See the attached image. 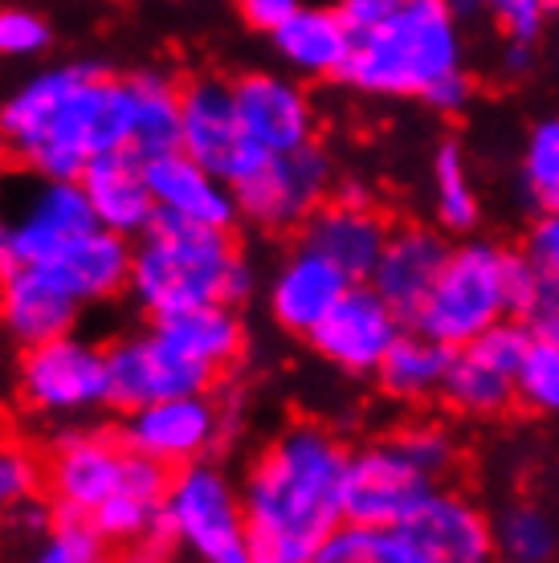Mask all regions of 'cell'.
Here are the masks:
<instances>
[{"label": "cell", "mask_w": 559, "mask_h": 563, "mask_svg": "<svg viewBox=\"0 0 559 563\" xmlns=\"http://www.w3.org/2000/svg\"><path fill=\"white\" fill-rule=\"evenodd\" d=\"M351 450L327 424L294 421L253 453L241 474L253 563H307L343 527Z\"/></svg>", "instance_id": "6da1fadb"}, {"label": "cell", "mask_w": 559, "mask_h": 563, "mask_svg": "<svg viewBox=\"0 0 559 563\" xmlns=\"http://www.w3.org/2000/svg\"><path fill=\"white\" fill-rule=\"evenodd\" d=\"M462 29L441 0H396L372 33L355 37L343 82L372 99H429L462 74Z\"/></svg>", "instance_id": "7a4b0ae2"}, {"label": "cell", "mask_w": 559, "mask_h": 563, "mask_svg": "<svg viewBox=\"0 0 559 563\" xmlns=\"http://www.w3.org/2000/svg\"><path fill=\"white\" fill-rule=\"evenodd\" d=\"M245 262L233 233L184 225L176 217H160L147 238L135 241L131 266V302L147 314V323L184 314V310L217 307L229 298V282Z\"/></svg>", "instance_id": "3957f363"}, {"label": "cell", "mask_w": 559, "mask_h": 563, "mask_svg": "<svg viewBox=\"0 0 559 563\" xmlns=\"http://www.w3.org/2000/svg\"><path fill=\"white\" fill-rule=\"evenodd\" d=\"M511 262L515 250L494 241H462L449 254L446 274L425 298L413 331L437 339L449 352H465L490 327L511 319Z\"/></svg>", "instance_id": "277c9868"}, {"label": "cell", "mask_w": 559, "mask_h": 563, "mask_svg": "<svg viewBox=\"0 0 559 563\" xmlns=\"http://www.w3.org/2000/svg\"><path fill=\"white\" fill-rule=\"evenodd\" d=\"M98 229L83 184L0 172V282L42 269L70 241Z\"/></svg>", "instance_id": "5b68a950"}, {"label": "cell", "mask_w": 559, "mask_h": 563, "mask_svg": "<svg viewBox=\"0 0 559 563\" xmlns=\"http://www.w3.org/2000/svg\"><path fill=\"white\" fill-rule=\"evenodd\" d=\"M164 522L176 551L188 563H253L241 486L212 457L172 474Z\"/></svg>", "instance_id": "8992f818"}, {"label": "cell", "mask_w": 559, "mask_h": 563, "mask_svg": "<svg viewBox=\"0 0 559 563\" xmlns=\"http://www.w3.org/2000/svg\"><path fill=\"white\" fill-rule=\"evenodd\" d=\"M17 396L42 421L78 429L98 409H111V376L107 347L86 335L54 339L45 347L21 352L17 364Z\"/></svg>", "instance_id": "52a82bcc"}, {"label": "cell", "mask_w": 559, "mask_h": 563, "mask_svg": "<svg viewBox=\"0 0 559 563\" xmlns=\"http://www.w3.org/2000/svg\"><path fill=\"white\" fill-rule=\"evenodd\" d=\"M180 152L217 176L221 184L238 188L266 164L270 155L257 152L241 128L233 82L217 74H196L180 90Z\"/></svg>", "instance_id": "ba28073f"}, {"label": "cell", "mask_w": 559, "mask_h": 563, "mask_svg": "<svg viewBox=\"0 0 559 563\" xmlns=\"http://www.w3.org/2000/svg\"><path fill=\"white\" fill-rule=\"evenodd\" d=\"M336 164L319 143L303 152L270 155L250 180L233 188L241 221L262 233H303L310 217L336 197Z\"/></svg>", "instance_id": "9c48e42d"}, {"label": "cell", "mask_w": 559, "mask_h": 563, "mask_svg": "<svg viewBox=\"0 0 559 563\" xmlns=\"http://www.w3.org/2000/svg\"><path fill=\"white\" fill-rule=\"evenodd\" d=\"M233 421H238V412L224 400H217V393L180 396V400H164V405L123 417L119 441L127 453L147 457L176 474L196 462H209V453L229 441Z\"/></svg>", "instance_id": "30bf717a"}, {"label": "cell", "mask_w": 559, "mask_h": 563, "mask_svg": "<svg viewBox=\"0 0 559 563\" xmlns=\"http://www.w3.org/2000/svg\"><path fill=\"white\" fill-rule=\"evenodd\" d=\"M107 376H111V412L119 417H131L164 400H180V396H205L217 388V372L184 360L152 327L127 331L114 343H107Z\"/></svg>", "instance_id": "8fae6325"}, {"label": "cell", "mask_w": 559, "mask_h": 563, "mask_svg": "<svg viewBox=\"0 0 559 563\" xmlns=\"http://www.w3.org/2000/svg\"><path fill=\"white\" fill-rule=\"evenodd\" d=\"M437 490L392 437H380L372 445L351 450L348 478H343V522L360 531H396L405 527L425 498Z\"/></svg>", "instance_id": "7c38bea8"}, {"label": "cell", "mask_w": 559, "mask_h": 563, "mask_svg": "<svg viewBox=\"0 0 559 563\" xmlns=\"http://www.w3.org/2000/svg\"><path fill=\"white\" fill-rule=\"evenodd\" d=\"M127 450L119 433L107 429H62L45 462V486L57 510H70L83 519H95L98 510L123 490Z\"/></svg>", "instance_id": "4fadbf2b"}, {"label": "cell", "mask_w": 559, "mask_h": 563, "mask_svg": "<svg viewBox=\"0 0 559 563\" xmlns=\"http://www.w3.org/2000/svg\"><path fill=\"white\" fill-rule=\"evenodd\" d=\"M102 66H107L102 57H74V62H54V66H42L29 78H21L0 99V152L25 172L45 147L50 131L57 128L74 90L86 78H95Z\"/></svg>", "instance_id": "5bb4252c"}, {"label": "cell", "mask_w": 559, "mask_h": 563, "mask_svg": "<svg viewBox=\"0 0 559 563\" xmlns=\"http://www.w3.org/2000/svg\"><path fill=\"white\" fill-rule=\"evenodd\" d=\"M408 323L372 286H351L339 298V307L310 331V347L319 360L348 376H376L384 355L396 347V339L405 335Z\"/></svg>", "instance_id": "9a60e30c"}, {"label": "cell", "mask_w": 559, "mask_h": 563, "mask_svg": "<svg viewBox=\"0 0 559 563\" xmlns=\"http://www.w3.org/2000/svg\"><path fill=\"white\" fill-rule=\"evenodd\" d=\"M241 128L250 143L266 155H291L315 143L319 119L307 86L278 70H250L233 78Z\"/></svg>", "instance_id": "2e32d148"}, {"label": "cell", "mask_w": 559, "mask_h": 563, "mask_svg": "<svg viewBox=\"0 0 559 563\" xmlns=\"http://www.w3.org/2000/svg\"><path fill=\"white\" fill-rule=\"evenodd\" d=\"M449 254H453V245L441 229L417 225V221L413 225H392V238L368 286L413 327L425 298L434 295L437 278L446 274Z\"/></svg>", "instance_id": "e0dca14e"}, {"label": "cell", "mask_w": 559, "mask_h": 563, "mask_svg": "<svg viewBox=\"0 0 559 563\" xmlns=\"http://www.w3.org/2000/svg\"><path fill=\"white\" fill-rule=\"evenodd\" d=\"M401 531L417 543L425 563H498L494 519L462 490L437 486Z\"/></svg>", "instance_id": "ac0fdd59"}, {"label": "cell", "mask_w": 559, "mask_h": 563, "mask_svg": "<svg viewBox=\"0 0 559 563\" xmlns=\"http://www.w3.org/2000/svg\"><path fill=\"white\" fill-rule=\"evenodd\" d=\"M388 238L392 225L384 221V212L376 205H339V200H327L303 225L298 245H307L319 257H327L351 286H368Z\"/></svg>", "instance_id": "d6986e66"}, {"label": "cell", "mask_w": 559, "mask_h": 563, "mask_svg": "<svg viewBox=\"0 0 559 563\" xmlns=\"http://www.w3.org/2000/svg\"><path fill=\"white\" fill-rule=\"evenodd\" d=\"M348 290L351 282L327 257L307 245H294L266 282V310L282 331L310 339V331L339 307V298Z\"/></svg>", "instance_id": "ffe728a7"}, {"label": "cell", "mask_w": 559, "mask_h": 563, "mask_svg": "<svg viewBox=\"0 0 559 563\" xmlns=\"http://www.w3.org/2000/svg\"><path fill=\"white\" fill-rule=\"evenodd\" d=\"M78 184L90 200L98 229H107L114 238L140 241L160 221L152 184H147V159H140L135 152L98 155V159H90V168L83 172Z\"/></svg>", "instance_id": "44dd1931"}, {"label": "cell", "mask_w": 559, "mask_h": 563, "mask_svg": "<svg viewBox=\"0 0 559 563\" xmlns=\"http://www.w3.org/2000/svg\"><path fill=\"white\" fill-rule=\"evenodd\" d=\"M147 184H152L160 217H176L184 225L212 229V233H233L238 229L241 209L233 188L221 184L217 176H209L184 152L152 159L147 164Z\"/></svg>", "instance_id": "7402d4cb"}, {"label": "cell", "mask_w": 559, "mask_h": 563, "mask_svg": "<svg viewBox=\"0 0 559 563\" xmlns=\"http://www.w3.org/2000/svg\"><path fill=\"white\" fill-rule=\"evenodd\" d=\"M131 266H135V241L114 238L107 229H90L70 241L57 257L42 266L45 278H54L78 307L111 302L131 290Z\"/></svg>", "instance_id": "603a6c76"}, {"label": "cell", "mask_w": 559, "mask_h": 563, "mask_svg": "<svg viewBox=\"0 0 559 563\" xmlns=\"http://www.w3.org/2000/svg\"><path fill=\"white\" fill-rule=\"evenodd\" d=\"M78 319H83V307L54 278H45L42 269H21L0 282V327L25 352L74 335Z\"/></svg>", "instance_id": "cb8c5ba5"}, {"label": "cell", "mask_w": 559, "mask_h": 563, "mask_svg": "<svg viewBox=\"0 0 559 563\" xmlns=\"http://www.w3.org/2000/svg\"><path fill=\"white\" fill-rule=\"evenodd\" d=\"M291 78H343L355 49V33L343 25L339 9L298 4V13L270 37Z\"/></svg>", "instance_id": "d4e9b609"}, {"label": "cell", "mask_w": 559, "mask_h": 563, "mask_svg": "<svg viewBox=\"0 0 559 563\" xmlns=\"http://www.w3.org/2000/svg\"><path fill=\"white\" fill-rule=\"evenodd\" d=\"M155 335L164 339L168 347L193 360V364L209 367L221 376L224 367H233L245 352V319L241 310L233 307H200V310H184V314H172V319H160V323H147Z\"/></svg>", "instance_id": "484cf974"}, {"label": "cell", "mask_w": 559, "mask_h": 563, "mask_svg": "<svg viewBox=\"0 0 559 563\" xmlns=\"http://www.w3.org/2000/svg\"><path fill=\"white\" fill-rule=\"evenodd\" d=\"M135 90V143L131 152L140 159H160V155L180 152V90L184 86L160 66L127 74Z\"/></svg>", "instance_id": "4316f807"}, {"label": "cell", "mask_w": 559, "mask_h": 563, "mask_svg": "<svg viewBox=\"0 0 559 563\" xmlns=\"http://www.w3.org/2000/svg\"><path fill=\"white\" fill-rule=\"evenodd\" d=\"M453 352L441 347L437 339L420 335L408 327L405 335L396 339V347L384 355V364L376 372L380 393L392 400H405V405H420L429 396H441V384L449 376Z\"/></svg>", "instance_id": "83f0119b"}, {"label": "cell", "mask_w": 559, "mask_h": 563, "mask_svg": "<svg viewBox=\"0 0 559 563\" xmlns=\"http://www.w3.org/2000/svg\"><path fill=\"white\" fill-rule=\"evenodd\" d=\"M441 396H446L449 409L462 412V417H498L518 400V388L511 372L494 367L474 347H465V352H453Z\"/></svg>", "instance_id": "f1b7e54d"}, {"label": "cell", "mask_w": 559, "mask_h": 563, "mask_svg": "<svg viewBox=\"0 0 559 563\" xmlns=\"http://www.w3.org/2000/svg\"><path fill=\"white\" fill-rule=\"evenodd\" d=\"M494 548L511 563H559V515L544 503H506L494 515Z\"/></svg>", "instance_id": "f546056e"}, {"label": "cell", "mask_w": 559, "mask_h": 563, "mask_svg": "<svg viewBox=\"0 0 559 563\" xmlns=\"http://www.w3.org/2000/svg\"><path fill=\"white\" fill-rule=\"evenodd\" d=\"M429 176H434V209L441 233H458V238L474 233L478 221H482V205H478V188L462 147L458 143H441L434 152Z\"/></svg>", "instance_id": "4dcf8cb0"}, {"label": "cell", "mask_w": 559, "mask_h": 563, "mask_svg": "<svg viewBox=\"0 0 559 563\" xmlns=\"http://www.w3.org/2000/svg\"><path fill=\"white\" fill-rule=\"evenodd\" d=\"M511 319L535 343H559V278L544 274L527 254L511 262Z\"/></svg>", "instance_id": "1f68e13d"}, {"label": "cell", "mask_w": 559, "mask_h": 563, "mask_svg": "<svg viewBox=\"0 0 559 563\" xmlns=\"http://www.w3.org/2000/svg\"><path fill=\"white\" fill-rule=\"evenodd\" d=\"M29 563H107V539L98 536L90 519L57 510L54 531L37 543Z\"/></svg>", "instance_id": "d6a6232c"}, {"label": "cell", "mask_w": 559, "mask_h": 563, "mask_svg": "<svg viewBox=\"0 0 559 563\" xmlns=\"http://www.w3.org/2000/svg\"><path fill=\"white\" fill-rule=\"evenodd\" d=\"M160 515H164V507H155V503H143V498H135V494L119 490L107 503V507L98 510L95 519V531L102 539H107V548H140L143 539L152 536L155 527H160Z\"/></svg>", "instance_id": "836d02e7"}, {"label": "cell", "mask_w": 559, "mask_h": 563, "mask_svg": "<svg viewBox=\"0 0 559 563\" xmlns=\"http://www.w3.org/2000/svg\"><path fill=\"white\" fill-rule=\"evenodd\" d=\"M523 180L544 209L559 197V114L539 119L523 143Z\"/></svg>", "instance_id": "e575fe53"}, {"label": "cell", "mask_w": 559, "mask_h": 563, "mask_svg": "<svg viewBox=\"0 0 559 563\" xmlns=\"http://www.w3.org/2000/svg\"><path fill=\"white\" fill-rule=\"evenodd\" d=\"M392 441H396V450L405 453L408 462L417 465L429 482H441L449 470H453V462H458V445H453V437L434 421L405 424V429H396V433H392Z\"/></svg>", "instance_id": "d590c367"}, {"label": "cell", "mask_w": 559, "mask_h": 563, "mask_svg": "<svg viewBox=\"0 0 559 563\" xmlns=\"http://www.w3.org/2000/svg\"><path fill=\"white\" fill-rule=\"evenodd\" d=\"M515 388L527 409L559 412V343H531Z\"/></svg>", "instance_id": "8d00e7d4"}, {"label": "cell", "mask_w": 559, "mask_h": 563, "mask_svg": "<svg viewBox=\"0 0 559 563\" xmlns=\"http://www.w3.org/2000/svg\"><path fill=\"white\" fill-rule=\"evenodd\" d=\"M45 482V470L37 465V457L13 441H0V515L37 503Z\"/></svg>", "instance_id": "74e56055"}, {"label": "cell", "mask_w": 559, "mask_h": 563, "mask_svg": "<svg viewBox=\"0 0 559 563\" xmlns=\"http://www.w3.org/2000/svg\"><path fill=\"white\" fill-rule=\"evenodd\" d=\"M54 45L50 16L25 4H4L0 9V57H37Z\"/></svg>", "instance_id": "f35d334b"}, {"label": "cell", "mask_w": 559, "mask_h": 563, "mask_svg": "<svg viewBox=\"0 0 559 563\" xmlns=\"http://www.w3.org/2000/svg\"><path fill=\"white\" fill-rule=\"evenodd\" d=\"M535 339L523 331V327L515 323V319H506V323L490 327L486 335L478 339V343H470L478 355H486L494 367H503V372H511L518 380V367H523V360H527V352H531Z\"/></svg>", "instance_id": "ab89813d"}, {"label": "cell", "mask_w": 559, "mask_h": 563, "mask_svg": "<svg viewBox=\"0 0 559 563\" xmlns=\"http://www.w3.org/2000/svg\"><path fill=\"white\" fill-rule=\"evenodd\" d=\"M490 13L506 33V42L527 45V49L539 42V33L547 25V4H539V0H498Z\"/></svg>", "instance_id": "60d3db41"}, {"label": "cell", "mask_w": 559, "mask_h": 563, "mask_svg": "<svg viewBox=\"0 0 559 563\" xmlns=\"http://www.w3.org/2000/svg\"><path fill=\"white\" fill-rule=\"evenodd\" d=\"M307 563H380L376 531H360V527H339Z\"/></svg>", "instance_id": "b9f144b4"}, {"label": "cell", "mask_w": 559, "mask_h": 563, "mask_svg": "<svg viewBox=\"0 0 559 563\" xmlns=\"http://www.w3.org/2000/svg\"><path fill=\"white\" fill-rule=\"evenodd\" d=\"M168 486H172V470L164 465L147 462V457H135V453H127V478H123V490L143 498V503H155V507H164V498H168Z\"/></svg>", "instance_id": "7bdbcfd3"}, {"label": "cell", "mask_w": 559, "mask_h": 563, "mask_svg": "<svg viewBox=\"0 0 559 563\" xmlns=\"http://www.w3.org/2000/svg\"><path fill=\"white\" fill-rule=\"evenodd\" d=\"M523 254L531 257L535 266L559 278V212H544V217H535L531 233H527V250Z\"/></svg>", "instance_id": "ee69618b"}, {"label": "cell", "mask_w": 559, "mask_h": 563, "mask_svg": "<svg viewBox=\"0 0 559 563\" xmlns=\"http://www.w3.org/2000/svg\"><path fill=\"white\" fill-rule=\"evenodd\" d=\"M241 21L253 29V33H266V37H274L286 21H291L294 13H298V4L294 0H245L238 9Z\"/></svg>", "instance_id": "f6af8a7d"}, {"label": "cell", "mask_w": 559, "mask_h": 563, "mask_svg": "<svg viewBox=\"0 0 559 563\" xmlns=\"http://www.w3.org/2000/svg\"><path fill=\"white\" fill-rule=\"evenodd\" d=\"M392 4H396V0H343V4H339V16H343V25H348L355 37H364V33H372V29L392 13Z\"/></svg>", "instance_id": "bcb514c9"}, {"label": "cell", "mask_w": 559, "mask_h": 563, "mask_svg": "<svg viewBox=\"0 0 559 563\" xmlns=\"http://www.w3.org/2000/svg\"><path fill=\"white\" fill-rule=\"evenodd\" d=\"M470 99H474V82H470V74L462 70V74H453V78H446L425 102H429L437 114H458L470 107Z\"/></svg>", "instance_id": "7dc6e473"}, {"label": "cell", "mask_w": 559, "mask_h": 563, "mask_svg": "<svg viewBox=\"0 0 559 563\" xmlns=\"http://www.w3.org/2000/svg\"><path fill=\"white\" fill-rule=\"evenodd\" d=\"M331 200H339V205H372V188L364 180H339Z\"/></svg>", "instance_id": "c3c4849f"}, {"label": "cell", "mask_w": 559, "mask_h": 563, "mask_svg": "<svg viewBox=\"0 0 559 563\" xmlns=\"http://www.w3.org/2000/svg\"><path fill=\"white\" fill-rule=\"evenodd\" d=\"M527 66H531V49L527 45H511L506 49V74H523Z\"/></svg>", "instance_id": "681fc988"}, {"label": "cell", "mask_w": 559, "mask_h": 563, "mask_svg": "<svg viewBox=\"0 0 559 563\" xmlns=\"http://www.w3.org/2000/svg\"><path fill=\"white\" fill-rule=\"evenodd\" d=\"M544 212H559V197L556 200H551V205H547V209Z\"/></svg>", "instance_id": "f907efd6"}, {"label": "cell", "mask_w": 559, "mask_h": 563, "mask_svg": "<svg viewBox=\"0 0 559 563\" xmlns=\"http://www.w3.org/2000/svg\"><path fill=\"white\" fill-rule=\"evenodd\" d=\"M498 563H511V560H498Z\"/></svg>", "instance_id": "816d5d0a"}]
</instances>
